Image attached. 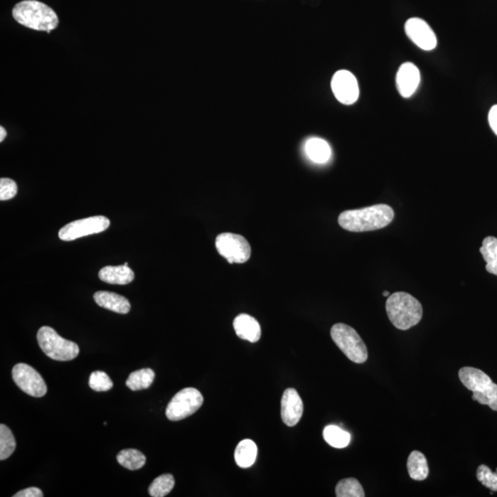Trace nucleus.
Listing matches in <instances>:
<instances>
[{
	"label": "nucleus",
	"instance_id": "9b49d317",
	"mask_svg": "<svg viewBox=\"0 0 497 497\" xmlns=\"http://www.w3.org/2000/svg\"><path fill=\"white\" fill-rule=\"evenodd\" d=\"M331 90L341 103L351 105L358 101L359 87L354 75L348 70H339L331 80Z\"/></svg>",
	"mask_w": 497,
	"mask_h": 497
},
{
	"label": "nucleus",
	"instance_id": "4468645a",
	"mask_svg": "<svg viewBox=\"0 0 497 497\" xmlns=\"http://www.w3.org/2000/svg\"><path fill=\"white\" fill-rule=\"evenodd\" d=\"M421 81L420 71L412 63H405L396 75V86L403 98H410L417 92Z\"/></svg>",
	"mask_w": 497,
	"mask_h": 497
},
{
	"label": "nucleus",
	"instance_id": "473e14b6",
	"mask_svg": "<svg viewBox=\"0 0 497 497\" xmlns=\"http://www.w3.org/2000/svg\"><path fill=\"white\" fill-rule=\"evenodd\" d=\"M6 137H7V132H6L5 128L3 127H0V142H3Z\"/></svg>",
	"mask_w": 497,
	"mask_h": 497
},
{
	"label": "nucleus",
	"instance_id": "393cba45",
	"mask_svg": "<svg viewBox=\"0 0 497 497\" xmlns=\"http://www.w3.org/2000/svg\"><path fill=\"white\" fill-rule=\"evenodd\" d=\"M175 484L174 477L171 474H162L156 478L149 488V496L152 497H164L171 492Z\"/></svg>",
	"mask_w": 497,
	"mask_h": 497
},
{
	"label": "nucleus",
	"instance_id": "5701e85b",
	"mask_svg": "<svg viewBox=\"0 0 497 497\" xmlns=\"http://www.w3.org/2000/svg\"><path fill=\"white\" fill-rule=\"evenodd\" d=\"M480 252L486 262V271L497 277V237H486L480 248Z\"/></svg>",
	"mask_w": 497,
	"mask_h": 497
},
{
	"label": "nucleus",
	"instance_id": "6ab92c4d",
	"mask_svg": "<svg viewBox=\"0 0 497 497\" xmlns=\"http://www.w3.org/2000/svg\"><path fill=\"white\" fill-rule=\"evenodd\" d=\"M234 457L239 467L243 469L251 467L257 457V446L251 439L242 440L237 444Z\"/></svg>",
	"mask_w": 497,
	"mask_h": 497
},
{
	"label": "nucleus",
	"instance_id": "423d86ee",
	"mask_svg": "<svg viewBox=\"0 0 497 497\" xmlns=\"http://www.w3.org/2000/svg\"><path fill=\"white\" fill-rule=\"evenodd\" d=\"M331 336L341 351L354 363L362 364L368 360L367 346L352 327L343 324H334L331 329Z\"/></svg>",
	"mask_w": 497,
	"mask_h": 497
},
{
	"label": "nucleus",
	"instance_id": "aec40b11",
	"mask_svg": "<svg viewBox=\"0 0 497 497\" xmlns=\"http://www.w3.org/2000/svg\"><path fill=\"white\" fill-rule=\"evenodd\" d=\"M407 469L409 475L412 480L415 481L426 480L429 474L427 458L423 453L417 450H415L409 456Z\"/></svg>",
	"mask_w": 497,
	"mask_h": 497
},
{
	"label": "nucleus",
	"instance_id": "c756f323",
	"mask_svg": "<svg viewBox=\"0 0 497 497\" xmlns=\"http://www.w3.org/2000/svg\"><path fill=\"white\" fill-rule=\"evenodd\" d=\"M18 193L17 183L9 178H1L0 180V200L6 201L15 198Z\"/></svg>",
	"mask_w": 497,
	"mask_h": 497
},
{
	"label": "nucleus",
	"instance_id": "a211bd4d",
	"mask_svg": "<svg viewBox=\"0 0 497 497\" xmlns=\"http://www.w3.org/2000/svg\"><path fill=\"white\" fill-rule=\"evenodd\" d=\"M306 153L308 157L316 164H323L329 161L331 156V149L329 144L325 140L312 137L306 143Z\"/></svg>",
	"mask_w": 497,
	"mask_h": 497
},
{
	"label": "nucleus",
	"instance_id": "39448f33",
	"mask_svg": "<svg viewBox=\"0 0 497 497\" xmlns=\"http://www.w3.org/2000/svg\"><path fill=\"white\" fill-rule=\"evenodd\" d=\"M37 341L43 352L55 361L73 360L80 354V348L76 343L63 338L51 327L40 328Z\"/></svg>",
	"mask_w": 497,
	"mask_h": 497
},
{
	"label": "nucleus",
	"instance_id": "a878e982",
	"mask_svg": "<svg viewBox=\"0 0 497 497\" xmlns=\"http://www.w3.org/2000/svg\"><path fill=\"white\" fill-rule=\"evenodd\" d=\"M337 497H364L365 492L360 483L355 478L343 479L336 487Z\"/></svg>",
	"mask_w": 497,
	"mask_h": 497
},
{
	"label": "nucleus",
	"instance_id": "dca6fc26",
	"mask_svg": "<svg viewBox=\"0 0 497 497\" xmlns=\"http://www.w3.org/2000/svg\"><path fill=\"white\" fill-rule=\"evenodd\" d=\"M93 299L100 307L117 314H127L131 309L129 300L117 293L98 292L95 294Z\"/></svg>",
	"mask_w": 497,
	"mask_h": 497
},
{
	"label": "nucleus",
	"instance_id": "412c9836",
	"mask_svg": "<svg viewBox=\"0 0 497 497\" xmlns=\"http://www.w3.org/2000/svg\"><path fill=\"white\" fill-rule=\"evenodd\" d=\"M154 379L155 372L151 368H143L129 375L127 380V386L134 392L149 389Z\"/></svg>",
	"mask_w": 497,
	"mask_h": 497
},
{
	"label": "nucleus",
	"instance_id": "f3484780",
	"mask_svg": "<svg viewBox=\"0 0 497 497\" xmlns=\"http://www.w3.org/2000/svg\"><path fill=\"white\" fill-rule=\"evenodd\" d=\"M100 279L103 282L112 284H127L134 280V274L132 269L127 265H118V267H105L99 272Z\"/></svg>",
	"mask_w": 497,
	"mask_h": 497
},
{
	"label": "nucleus",
	"instance_id": "f03ea898",
	"mask_svg": "<svg viewBox=\"0 0 497 497\" xmlns=\"http://www.w3.org/2000/svg\"><path fill=\"white\" fill-rule=\"evenodd\" d=\"M386 311L392 324L402 331L415 326L423 316L421 303L406 292H396L388 296Z\"/></svg>",
	"mask_w": 497,
	"mask_h": 497
},
{
	"label": "nucleus",
	"instance_id": "ddd939ff",
	"mask_svg": "<svg viewBox=\"0 0 497 497\" xmlns=\"http://www.w3.org/2000/svg\"><path fill=\"white\" fill-rule=\"evenodd\" d=\"M303 415V402L295 389L284 390L281 400V417L287 427H295Z\"/></svg>",
	"mask_w": 497,
	"mask_h": 497
},
{
	"label": "nucleus",
	"instance_id": "2eb2a0df",
	"mask_svg": "<svg viewBox=\"0 0 497 497\" xmlns=\"http://www.w3.org/2000/svg\"><path fill=\"white\" fill-rule=\"evenodd\" d=\"M234 329L240 339L251 343L258 342L261 338V326L257 320L248 314H240L233 321Z\"/></svg>",
	"mask_w": 497,
	"mask_h": 497
},
{
	"label": "nucleus",
	"instance_id": "1a4fd4ad",
	"mask_svg": "<svg viewBox=\"0 0 497 497\" xmlns=\"http://www.w3.org/2000/svg\"><path fill=\"white\" fill-rule=\"evenodd\" d=\"M110 220L103 215L83 218L65 225L58 233L59 239L64 242L103 233L110 227Z\"/></svg>",
	"mask_w": 497,
	"mask_h": 497
},
{
	"label": "nucleus",
	"instance_id": "72a5a7b5",
	"mask_svg": "<svg viewBox=\"0 0 497 497\" xmlns=\"http://www.w3.org/2000/svg\"><path fill=\"white\" fill-rule=\"evenodd\" d=\"M383 296H390V293L388 292H383Z\"/></svg>",
	"mask_w": 497,
	"mask_h": 497
},
{
	"label": "nucleus",
	"instance_id": "7c9ffc66",
	"mask_svg": "<svg viewBox=\"0 0 497 497\" xmlns=\"http://www.w3.org/2000/svg\"><path fill=\"white\" fill-rule=\"evenodd\" d=\"M43 493L41 489L37 487H30V488L20 491L15 493L14 497H43Z\"/></svg>",
	"mask_w": 497,
	"mask_h": 497
},
{
	"label": "nucleus",
	"instance_id": "bb28decb",
	"mask_svg": "<svg viewBox=\"0 0 497 497\" xmlns=\"http://www.w3.org/2000/svg\"><path fill=\"white\" fill-rule=\"evenodd\" d=\"M16 449V440L11 430L5 424H0V459L4 461L11 457Z\"/></svg>",
	"mask_w": 497,
	"mask_h": 497
},
{
	"label": "nucleus",
	"instance_id": "7ed1b4c3",
	"mask_svg": "<svg viewBox=\"0 0 497 497\" xmlns=\"http://www.w3.org/2000/svg\"><path fill=\"white\" fill-rule=\"evenodd\" d=\"M12 15L18 23L30 29L50 33L58 27V15L45 3L25 0L18 3Z\"/></svg>",
	"mask_w": 497,
	"mask_h": 497
},
{
	"label": "nucleus",
	"instance_id": "4be33fe9",
	"mask_svg": "<svg viewBox=\"0 0 497 497\" xmlns=\"http://www.w3.org/2000/svg\"><path fill=\"white\" fill-rule=\"evenodd\" d=\"M117 459L119 464L130 471L139 470L146 464V456L139 450L134 449L122 450L118 453Z\"/></svg>",
	"mask_w": 497,
	"mask_h": 497
},
{
	"label": "nucleus",
	"instance_id": "6e6552de",
	"mask_svg": "<svg viewBox=\"0 0 497 497\" xmlns=\"http://www.w3.org/2000/svg\"><path fill=\"white\" fill-rule=\"evenodd\" d=\"M215 247L230 264H243L251 257L252 249L245 237L230 233H221L215 239Z\"/></svg>",
	"mask_w": 497,
	"mask_h": 497
},
{
	"label": "nucleus",
	"instance_id": "2f4dec72",
	"mask_svg": "<svg viewBox=\"0 0 497 497\" xmlns=\"http://www.w3.org/2000/svg\"><path fill=\"white\" fill-rule=\"evenodd\" d=\"M489 124L493 133L497 136V105L491 108L488 115Z\"/></svg>",
	"mask_w": 497,
	"mask_h": 497
},
{
	"label": "nucleus",
	"instance_id": "9d476101",
	"mask_svg": "<svg viewBox=\"0 0 497 497\" xmlns=\"http://www.w3.org/2000/svg\"><path fill=\"white\" fill-rule=\"evenodd\" d=\"M12 379L16 385L28 395L36 397L45 396L48 387L42 376L31 365L18 363L12 370Z\"/></svg>",
	"mask_w": 497,
	"mask_h": 497
},
{
	"label": "nucleus",
	"instance_id": "20e7f679",
	"mask_svg": "<svg viewBox=\"0 0 497 497\" xmlns=\"http://www.w3.org/2000/svg\"><path fill=\"white\" fill-rule=\"evenodd\" d=\"M459 377L461 383L473 392L474 401L497 411V385L488 375L478 368L465 367L459 370Z\"/></svg>",
	"mask_w": 497,
	"mask_h": 497
},
{
	"label": "nucleus",
	"instance_id": "cd10ccee",
	"mask_svg": "<svg viewBox=\"0 0 497 497\" xmlns=\"http://www.w3.org/2000/svg\"><path fill=\"white\" fill-rule=\"evenodd\" d=\"M89 384L90 389L95 390V392H107L114 387L110 377L103 371L92 372L90 377Z\"/></svg>",
	"mask_w": 497,
	"mask_h": 497
},
{
	"label": "nucleus",
	"instance_id": "f257e3e1",
	"mask_svg": "<svg viewBox=\"0 0 497 497\" xmlns=\"http://www.w3.org/2000/svg\"><path fill=\"white\" fill-rule=\"evenodd\" d=\"M395 211L385 204L375 205L368 208L342 212L338 223L343 230L352 233H365L383 229L392 223Z\"/></svg>",
	"mask_w": 497,
	"mask_h": 497
},
{
	"label": "nucleus",
	"instance_id": "b1692460",
	"mask_svg": "<svg viewBox=\"0 0 497 497\" xmlns=\"http://www.w3.org/2000/svg\"><path fill=\"white\" fill-rule=\"evenodd\" d=\"M324 439L333 448L343 449L349 445L351 436L348 431L331 424L324 428Z\"/></svg>",
	"mask_w": 497,
	"mask_h": 497
},
{
	"label": "nucleus",
	"instance_id": "f8f14e48",
	"mask_svg": "<svg viewBox=\"0 0 497 497\" xmlns=\"http://www.w3.org/2000/svg\"><path fill=\"white\" fill-rule=\"evenodd\" d=\"M405 33L409 39L419 48L431 51L436 48L437 40L436 34L427 21L420 18H411L406 21Z\"/></svg>",
	"mask_w": 497,
	"mask_h": 497
},
{
	"label": "nucleus",
	"instance_id": "0eeeda50",
	"mask_svg": "<svg viewBox=\"0 0 497 497\" xmlns=\"http://www.w3.org/2000/svg\"><path fill=\"white\" fill-rule=\"evenodd\" d=\"M204 397L195 388H186L173 396L166 409V417L171 421H180L198 411Z\"/></svg>",
	"mask_w": 497,
	"mask_h": 497
},
{
	"label": "nucleus",
	"instance_id": "c85d7f7f",
	"mask_svg": "<svg viewBox=\"0 0 497 497\" xmlns=\"http://www.w3.org/2000/svg\"><path fill=\"white\" fill-rule=\"evenodd\" d=\"M476 476L483 486L492 492H497V473H493L486 465H480L477 469Z\"/></svg>",
	"mask_w": 497,
	"mask_h": 497
}]
</instances>
